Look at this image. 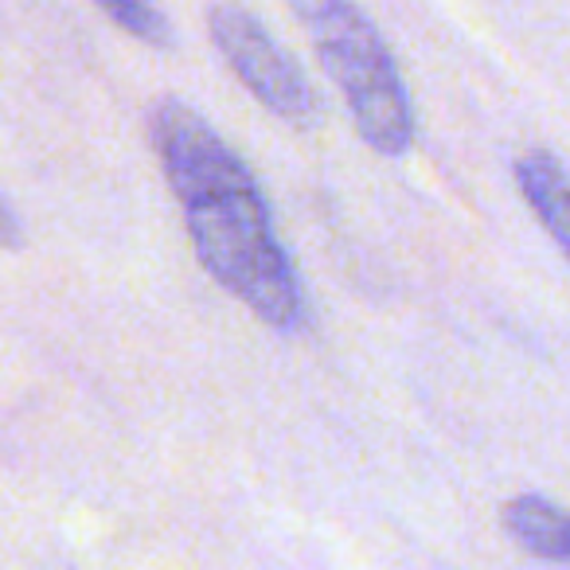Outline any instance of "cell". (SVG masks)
Here are the masks:
<instances>
[{
	"label": "cell",
	"instance_id": "7",
	"mask_svg": "<svg viewBox=\"0 0 570 570\" xmlns=\"http://www.w3.org/2000/svg\"><path fill=\"white\" fill-rule=\"evenodd\" d=\"M24 246V223H20L17 207L0 196V250H20Z\"/></svg>",
	"mask_w": 570,
	"mask_h": 570
},
{
	"label": "cell",
	"instance_id": "3",
	"mask_svg": "<svg viewBox=\"0 0 570 570\" xmlns=\"http://www.w3.org/2000/svg\"><path fill=\"white\" fill-rule=\"evenodd\" d=\"M207 36L262 110L294 126H313L321 118V98L309 75L289 59V51L269 36V28L250 9L243 4L207 9Z\"/></svg>",
	"mask_w": 570,
	"mask_h": 570
},
{
	"label": "cell",
	"instance_id": "5",
	"mask_svg": "<svg viewBox=\"0 0 570 570\" xmlns=\"http://www.w3.org/2000/svg\"><path fill=\"white\" fill-rule=\"evenodd\" d=\"M500 523L531 559L570 562V512L554 500L535 497V492L512 497L500 512Z\"/></svg>",
	"mask_w": 570,
	"mask_h": 570
},
{
	"label": "cell",
	"instance_id": "6",
	"mask_svg": "<svg viewBox=\"0 0 570 570\" xmlns=\"http://www.w3.org/2000/svg\"><path fill=\"white\" fill-rule=\"evenodd\" d=\"M98 12L110 20L114 28H121L126 36H134L137 43L149 48H173V20L160 9L157 0H95Z\"/></svg>",
	"mask_w": 570,
	"mask_h": 570
},
{
	"label": "cell",
	"instance_id": "2",
	"mask_svg": "<svg viewBox=\"0 0 570 570\" xmlns=\"http://www.w3.org/2000/svg\"><path fill=\"white\" fill-rule=\"evenodd\" d=\"M309 32L321 67L341 90L352 126L380 157H406L414 145V102L383 32L356 0H289Z\"/></svg>",
	"mask_w": 570,
	"mask_h": 570
},
{
	"label": "cell",
	"instance_id": "4",
	"mask_svg": "<svg viewBox=\"0 0 570 570\" xmlns=\"http://www.w3.org/2000/svg\"><path fill=\"white\" fill-rule=\"evenodd\" d=\"M515 188H520L523 204L539 219V227L554 238L562 254L570 258V173L559 157L547 149H528L515 157L512 165Z\"/></svg>",
	"mask_w": 570,
	"mask_h": 570
},
{
	"label": "cell",
	"instance_id": "1",
	"mask_svg": "<svg viewBox=\"0 0 570 570\" xmlns=\"http://www.w3.org/2000/svg\"><path fill=\"white\" fill-rule=\"evenodd\" d=\"M145 129L207 277L266 328L302 333L309 325L302 277L246 160L180 98H160Z\"/></svg>",
	"mask_w": 570,
	"mask_h": 570
}]
</instances>
